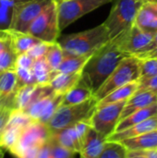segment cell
Listing matches in <instances>:
<instances>
[{
	"instance_id": "cell-27",
	"label": "cell",
	"mask_w": 157,
	"mask_h": 158,
	"mask_svg": "<svg viewBox=\"0 0 157 158\" xmlns=\"http://www.w3.org/2000/svg\"><path fill=\"white\" fill-rule=\"evenodd\" d=\"M35 83L38 85H49L52 79V70L44 57L34 60L31 67Z\"/></svg>"
},
{
	"instance_id": "cell-39",
	"label": "cell",
	"mask_w": 157,
	"mask_h": 158,
	"mask_svg": "<svg viewBox=\"0 0 157 158\" xmlns=\"http://www.w3.org/2000/svg\"><path fill=\"white\" fill-rule=\"evenodd\" d=\"M10 111H11V109H9L7 107H4L2 110H0V133L3 131V129L5 128V126L8 120Z\"/></svg>"
},
{
	"instance_id": "cell-24",
	"label": "cell",
	"mask_w": 157,
	"mask_h": 158,
	"mask_svg": "<svg viewBox=\"0 0 157 158\" xmlns=\"http://www.w3.org/2000/svg\"><path fill=\"white\" fill-rule=\"evenodd\" d=\"M138 86H139V82L137 81L128 83L122 87H119L114 90L113 92H111L109 94H107L105 97H104L100 101H98L97 106H102L114 104V103H118L121 101H127L130 96H132L136 93Z\"/></svg>"
},
{
	"instance_id": "cell-34",
	"label": "cell",
	"mask_w": 157,
	"mask_h": 158,
	"mask_svg": "<svg viewBox=\"0 0 157 158\" xmlns=\"http://www.w3.org/2000/svg\"><path fill=\"white\" fill-rule=\"evenodd\" d=\"M50 158H72L75 156V153L60 145L55 138L51 137L50 141Z\"/></svg>"
},
{
	"instance_id": "cell-31",
	"label": "cell",
	"mask_w": 157,
	"mask_h": 158,
	"mask_svg": "<svg viewBox=\"0 0 157 158\" xmlns=\"http://www.w3.org/2000/svg\"><path fill=\"white\" fill-rule=\"evenodd\" d=\"M20 1L0 0V30L9 29L14 6Z\"/></svg>"
},
{
	"instance_id": "cell-33",
	"label": "cell",
	"mask_w": 157,
	"mask_h": 158,
	"mask_svg": "<svg viewBox=\"0 0 157 158\" xmlns=\"http://www.w3.org/2000/svg\"><path fill=\"white\" fill-rule=\"evenodd\" d=\"M140 60V79L139 81L146 80L157 75V59L144 58Z\"/></svg>"
},
{
	"instance_id": "cell-4",
	"label": "cell",
	"mask_w": 157,
	"mask_h": 158,
	"mask_svg": "<svg viewBox=\"0 0 157 158\" xmlns=\"http://www.w3.org/2000/svg\"><path fill=\"white\" fill-rule=\"evenodd\" d=\"M52 137L46 124L32 121L20 133L17 143L9 151L16 158H35L38 150Z\"/></svg>"
},
{
	"instance_id": "cell-25",
	"label": "cell",
	"mask_w": 157,
	"mask_h": 158,
	"mask_svg": "<svg viewBox=\"0 0 157 158\" xmlns=\"http://www.w3.org/2000/svg\"><path fill=\"white\" fill-rule=\"evenodd\" d=\"M155 115H157V103L154 104L148 107H145L143 109L138 110L134 113H132L131 115L128 116L127 118L119 120L115 132L118 131H121L123 130H126L130 127H132Z\"/></svg>"
},
{
	"instance_id": "cell-16",
	"label": "cell",
	"mask_w": 157,
	"mask_h": 158,
	"mask_svg": "<svg viewBox=\"0 0 157 158\" xmlns=\"http://www.w3.org/2000/svg\"><path fill=\"white\" fill-rule=\"evenodd\" d=\"M19 88V80L15 70L0 72V97L4 102L5 107L13 109L14 96Z\"/></svg>"
},
{
	"instance_id": "cell-46",
	"label": "cell",
	"mask_w": 157,
	"mask_h": 158,
	"mask_svg": "<svg viewBox=\"0 0 157 158\" xmlns=\"http://www.w3.org/2000/svg\"><path fill=\"white\" fill-rule=\"evenodd\" d=\"M4 157V150L0 147V158Z\"/></svg>"
},
{
	"instance_id": "cell-20",
	"label": "cell",
	"mask_w": 157,
	"mask_h": 158,
	"mask_svg": "<svg viewBox=\"0 0 157 158\" xmlns=\"http://www.w3.org/2000/svg\"><path fill=\"white\" fill-rule=\"evenodd\" d=\"M127 151H148L157 149V130L119 142Z\"/></svg>"
},
{
	"instance_id": "cell-48",
	"label": "cell",
	"mask_w": 157,
	"mask_h": 158,
	"mask_svg": "<svg viewBox=\"0 0 157 158\" xmlns=\"http://www.w3.org/2000/svg\"><path fill=\"white\" fill-rule=\"evenodd\" d=\"M18 1H26V0H18Z\"/></svg>"
},
{
	"instance_id": "cell-6",
	"label": "cell",
	"mask_w": 157,
	"mask_h": 158,
	"mask_svg": "<svg viewBox=\"0 0 157 158\" xmlns=\"http://www.w3.org/2000/svg\"><path fill=\"white\" fill-rule=\"evenodd\" d=\"M140 79V60L139 58L130 56L123 58L106 81L93 94L98 101L105 97L114 90L122 87L128 83L137 81Z\"/></svg>"
},
{
	"instance_id": "cell-23",
	"label": "cell",
	"mask_w": 157,
	"mask_h": 158,
	"mask_svg": "<svg viewBox=\"0 0 157 158\" xmlns=\"http://www.w3.org/2000/svg\"><path fill=\"white\" fill-rule=\"evenodd\" d=\"M7 30L10 34L12 48L17 56L23 53H27L33 45L41 42L40 40L36 39L35 37L31 36L27 32H20L9 29Z\"/></svg>"
},
{
	"instance_id": "cell-49",
	"label": "cell",
	"mask_w": 157,
	"mask_h": 158,
	"mask_svg": "<svg viewBox=\"0 0 157 158\" xmlns=\"http://www.w3.org/2000/svg\"><path fill=\"white\" fill-rule=\"evenodd\" d=\"M153 1H155V2H157V0H153Z\"/></svg>"
},
{
	"instance_id": "cell-7",
	"label": "cell",
	"mask_w": 157,
	"mask_h": 158,
	"mask_svg": "<svg viewBox=\"0 0 157 158\" xmlns=\"http://www.w3.org/2000/svg\"><path fill=\"white\" fill-rule=\"evenodd\" d=\"M60 32L61 31L58 27L56 2L55 0H51L30 25L27 33L41 42L52 44L57 42Z\"/></svg>"
},
{
	"instance_id": "cell-44",
	"label": "cell",
	"mask_w": 157,
	"mask_h": 158,
	"mask_svg": "<svg viewBox=\"0 0 157 158\" xmlns=\"http://www.w3.org/2000/svg\"><path fill=\"white\" fill-rule=\"evenodd\" d=\"M143 152H144V154H145L147 158H157V149L143 151Z\"/></svg>"
},
{
	"instance_id": "cell-43",
	"label": "cell",
	"mask_w": 157,
	"mask_h": 158,
	"mask_svg": "<svg viewBox=\"0 0 157 158\" xmlns=\"http://www.w3.org/2000/svg\"><path fill=\"white\" fill-rule=\"evenodd\" d=\"M155 46H157V32L155 33V35L154 36V38H153V41L151 42V44L143 51V52H141V53H143V52H147V51H149V50H151V49H153V48H155ZM140 54V53H139ZM138 55V54H137ZM136 56V55H135Z\"/></svg>"
},
{
	"instance_id": "cell-21",
	"label": "cell",
	"mask_w": 157,
	"mask_h": 158,
	"mask_svg": "<svg viewBox=\"0 0 157 158\" xmlns=\"http://www.w3.org/2000/svg\"><path fill=\"white\" fill-rule=\"evenodd\" d=\"M93 96V92L81 78L78 83L63 95V99L60 106H65L79 105L91 99Z\"/></svg>"
},
{
	"instance_id": "cell-1",
	"label": "cell",
	"mask_w": 157,
	"mask_h": 158,
	"mask_svg": "<svg viewBox=\"0 0 157 158\" xmlns=\"http://www.w3.org/2000/svg\"><path fill=\"white\" fill-rule=\"evenodd\" d=\"M130 56L122 52L116 42L109 41L92 54L81 70V80L94 94L120 61Z\"/></svg>"
},
{
	"instance_id": "cell-45",
	"label": "cell",
	"mask_w": 157,
	"mask_h": 158,
	"mask_svg": "<svg viewBox=\"0 0 157 158\" xmlns=\"http://www.w3.org/2000/svg\"><path fill=\"white\" fill-rule=\"evenodd\" d=\"M4 107H5V106H4V102H3L2 98L0 97V110H2Z\"/></svg>"
},
{
	"instance_id": "cell-38",
	"label": "cell",
	"mask_w": 157,
	"mask_h": 158,
	"mask_svg": "<svg viewBox=\"0 0 157 158\" xmlns=\"http://www.w3.org/2000/svg\"><path fill=\"white\" fill-rule=\"evenodd\" d=\"M33 63H34V59H32L28 53H23V54H20V55L17 56L15 68L19 67V68L31 69V67H32Z\"/></svg>"
},
{
	"instance_id": "cell-3",
	"label": "cell",
	"mask_w": 157,
	"mask_h": 158,
	"mask_svg": "<svg viewBox=\"0 0 157 158\" xmlns=\"http://www.w3.org/2000/svg\"><path fill=\"white\" fill-rule=\"evenodd\" d=\"M144 0H116L107 19L103 22L110 41L121 37L134 24L138 9Z\"/></svg>"
},
{
	"instance_id": "cell-22",
	"label": "cell",
	"mask_w": 157,
	"mask_h": 158,
	"mask_svg": "<svg viewBox=\"0 0 157 158\" xmlns=\"http://www.w3.org/2000/svg\"><path fill=\"white\" fill-rule=\"evenodd\" d=\"M81 78V72L77 73H53L49 85L56 94H65L73 88Z\"/></svg>"
},
{
	"instance_id": "cell-12",
	"label": "cell",
	"mask_w": 157,
	"mask_h": 158,
	"mask_svg": "<svg viewBox=\"0 0 157 158\" xmlns=\"http://www.w3.org/2000/svg\"><path fill=\"white\" fill-rule=\"evenodd\" d=\"M62 99L63 94L53 93L51 94L41 97L32 103L25 110V112L31 118L32 120L47 125L52 116L60 106Z\"/></svg>"
},
{
	"instance_id": "cell-42",
	"label": "cell",
	"mask_w": 157,
	"mask_h": 158,
	"mask_svg": "<svg viewBox=\"0 0 157 158\" xmlns=\"http://www.w3.org/2000/svg\"><path fill=\"white\" fill-rule=\"evenodd\" d=\"M126 158H147L143 151H128Z\"/></svg>"
},
{
	"instance_id": "cell-8",
	"label": "cell",
	"mask_w": 157,
	"mask_h": 158,
	"mask_svg": "<svg viewBox=\"0 0 157 158\" xmlns=\"http://www.w3.org/2000/svg\"><path fill=\"white\" fill-rule=\"evenodd\" d=\"M113 0H66L56 2L59 31L75 22L84 15Z\"/></svg>"
},
{
	"instance_id": "cell-30",
	"label": "cell",
	"mask_w": 157,
	"mask_h": 158,
	"mask_svg": "<svg viewBox=\"0 0 157 158\" xmlns=\"http://www.w3.org/2000/svg\"><path fill=\"white\" fill-rule=\"evenodd\" d=\"M20 133L21 131L18 129L5 126L0 133V147L3 150H6L9 152L17 143Z\"/></svg>"
},
{
	"instance_id": "cell-5",
	"label": "cell",
	"mask_w": 157,
	"mask_h": 158,
	"mask_svg": "<svg viewBox=\"0 0 157 158\" xmlns=\"http://www.w3.org/2000/svg\"><path fill=\"white\" fill-rule=\"evenodd\" d=\"M97 100L93 96L79 105L60 106L48 121L47 127L54 134L81 121L89 120L97 107Z\"/></svg>"
},
{
	"instance_id": "cell-50",
	"label": "cell",
	"mask_w": 157,
	"mask_h": 158,
	"mask_svg": "<svg viewBox=\"0 0 157 158\" xmlns=\"http://www.w3.org/2000/svg\"><path fill=\"white\" fill-rule=\"evenodd\" d=\"M72 158H75V156H74V157H72Z\"/></svg>"
},
{
	"instance_id": "cell-11",
	"label": "cell",
	"mask_w": 157,
	"mask_h": 158,
	"mask_svg": "<svg viewBox=\"0 0 157 158\" xmlns=\"http://www.w3.org/2000/svg\"><path fill=\"white\" fill-rule=\"evenodd\" d=\"M154 35L146 33L133 24L121 37L115 40L119 49L128 56H135L143 52L153 41Z\"/></svg>"
},
{
	"instance_id": "cell-15",
	"label": "cell",
	"mask_w": 157,
	"mask_h": 158,
	"mask_svg": "<svg viewBox=\"0 0 157 158\" xmlns=\"http://www.w3.org/2000/svg\"><path fill=\"white\" fill-rule=\"evenodd\" d=\"M134 24L143 31L155 36L157 32V2L144 0L138 9Z\"/></svg>"
},
{
	"instance_id": "cell-18",
	"label": "cell",
	"mask_w": 157,
	"mask_h": 158,
	"mask_svg": "<svg viewBox=\"0 0 157 158\" xmlns=\"http://www.w3.org/2000/svg\"><path fill=\"white\" fill-rule=\"evenodd\" d=\"M155 130H157V115H155L126 130L114 132L106 139V142H121L123 140L133 138Z\"/></svg>"
},
{
	"instance_id": "cell-41",
	"label": "cell",
	"mask_w": 157,
	"mask_h": 158,
	"mask_svg": "<svg viewBox=\"0 0 157 158\" xmlns=\"http://www.w3.org/2000/svg\"><path fill=\"white\" fill-rule=\"evenodd\" d=\"M139 59H144V58H155L157 59V46L155 48L147 51V52H143V53H140L136 56H133Z\"/></svg>"
},
{
	"instance_id": "cell-14",
	"label": "cell",
	"mask_w": 157,
	"mask_h": 158,
	"mask_svg": "<svg viewBox=\"0 0 157 158\" xmlns=\"http://www.w3.org/2000/svg\"><path fill=\"white\" fill-rule=\"evenodd\" d=\"M55 93L50 85L27 84L19 87L13 101V109L25 111L32 103L45 95Z\"/></svg>"
},
{
	"instance_id": "cell-35",
	"label": "cell",
	"mask_w": 157,
	"mask_h": 158,
	"mask_svg": "<svg viewBox=\"0 0 157 158\" xmlns=\"http://www.w3.org/2000/svg\"><path fill=\"white\" fill-rule=\"evenodd\" d=\"M15 72H16L18 80H19V87H21L23 85H27V84H36L31 69L16 67Z\"/></svg>"
},
{
	"instance_id": "cell-28",
	"label": "cell",
	"mask_w": 157,
	"mask_h": 158,
	"mask_svg": "<svg viewBox=\"0 0 157 158\" xmlns=\"http://www.w3.org/2000/svg\"><path fill=\"white\" fill-rule=\"evenodd\" d=\"M32 121L34 120H32L31 118L25 111L19 110V109H12L10 111L9 118L6 126L12 127L22 131Z\"/></svg>"
},
{
	"instance_id": "cell-2",
	"label": "cell",
	"mask_w": 157,
	"mask_h": 158,
	"mask_svg": "<svg viewBox=\"0 0 157 158\" xmlns=\"http://www.w3.org/2000/svg\"><path fill=\"white\" fill-rule=\"evenodd\" d=\"M109 41L107 30L102 23L83 31L67 34L57 42L67 54L74 56H91Z\"/></svg>"
},
{
	"instance_id": "cell-36",
	"label": "cell",
	"mask_w": 157,
	"mask_h": 158,
	"mask_svg": "<svg viewBox=\"0 0 157 158\" xmlns=\"http://www.w3.org/2000/svg\"><path fill=\"white\" fill-rule=\"evenodd\" d=\"M49 44H48V43L40 42V43L36 44L35 45H33L27 53L34 60L39 59V58H42V57H44L45 55H46V53H47Z\"/></svg>"
},
{
	"instance_id": "cell-17",
	"label": "cell",
	"mask_w": 157,
	"mask_h": 158,
	"mask_svg": "<svg viewBox=\"0 0 157 158\" xmlns=\"http://www.w3.org/2000/svg\"><path fill=\"white\" fill-rule=\"evenodd\" d=\"M157 103V94L144 91V92H136L132 96H130L121 112L119 120L127 118L128 116L131 115L132 113L143 109L145 107H148L154 104Z\"/></svg>"
},
{
	"instance_id": "cell-37",
	"label": "cell",
	"mask_w": 157,
	"mask_h": 158,
	"mask_svg": "<svg viewBox=\"0 0 157 158\" xmlns=\"http://www.w3.org/2000/svg\"><path fill=\"white\" fill-rule=\"evenodd\" d=\"M138 82H139V86L136 92L149 91L157 94V75L146 80L138 81Z\"/></svg>"
},
{
	"instance_id": "cell-9",
	"label": "cell",
	"mask_w": 157,
	"mask_h": 158,
	"mask_svg": "<svg viewBox=\"0 0 157 158\" xmlns=\"http://www.w3.org/2000/svg\"><path fill=\"white\" fill-rule=\"evenodd\" d=\"M126 102L127 101H121L97 106L89 119L90 126L107 139L115 132Z\"/></svg>"
},
{
	"instance_id": "cell-29",
	"label": "cell",
	"mask_w": 157,
	"mask_h": 158,
	"mask_svg": "<svg viewBox=\"0 0 157 158\" xmlns=\"http://www.w3.org/2000/svg\"><path fill=\"white\" fill-rule=\"evenodd\" d=\"M47 64L49 65L52 71L56 70V69L61 64L64 58V51L60 46L58 42H55L49 44L47 53L44 56Z\"/></svg>"
},
{
	"instance_id": "cell-26",
	"label": "cell",
	"mask_w": 157,
	"mask_h": 158,
	"mask_svg": "<svg viewBox=\"0 0 157 158\" xmlns=\"http://www.w3.org/2000/svg\"><path fill=\"white\" fill-rule=\"evenodd\" d=\"M90 56H74L64 52V58L53 73H77L81 72Z\"/></svg>"
},
{
	"instance_id": "cell-10",
	"label": "cell",
	"mask_w": 157,
	"mask_h": 158,
	"mask_svg": "<svg viewBox=\"0 0 157 158\" xmlns=\"http://www.w3.org/2000/svg\"><path fill=\"white\" fill-rule=\"evenodd\" d=\"M51 0H26L19 2L13 9L9 30L27 32L30 25Z\"/></svg>"
},
{
	"instance_id": "cell-19",
	"label": "cell",
	"mask_w": 157,
	"mask_h": 158,
	"mask_svg": "<svg viewBox=\"0 0 157 158\" xmlns=\"http://www.w3.org/2000/svg\"><path fill=\"white\" fill-rule=\"evenodd\" d=\"M106 138L92 127L89 128L81 148V158H97L104 149Z\"/></svg>"
},
{
	"instance_id": "cell-40",
	"label": "cell",
	"mask_w": 157,
	"mask_h": 158,
	"mask_svg": "<svg viewBox=\"0 0 157 158\" xmlns=\"http://www.w3.org/2000/svg\"><path fill=\"white\" fill-rule=\"evenodd\" d=\"M49 141L38 150L35 158H50V143H49Z\"/></svg>"
},
{
	"instance_id": "cell-13",
	"label": "cell",
	"mask_w": 157,
	"mask_h": 158,
	"mask_svg": "<svg viewBox=\"0 0 157 158\" xmlns=\"http://www.w3.org/2000/svg\"><path fill=\"white\" fill-rule=\"evenodd\" d=\"M90 127L89 120H83L52 135L60 145L78 154L81 152L83 139Z\"/></svg>"
},
{
	"instance_id": "cell-47",
	"label": "cell",
	"mask_w": 157,
	"mask_h": 158,
	"mask_svg": "<svg viewBox=\"0 0 157 158\" xmlns=\"http://www.w3.org/2000/svg\"><path fill=\"white\" fill-rule=\"evenodd\" d=\"M56 2H60V1H66V0H55Z\"/></svg>"
},
{
	"instance_id": "cell-32",
	"label": "cell",
	"mask_w": 157,
	"mask_h": 158,
	"mask_svg": "<svg viewBox=\"0 0 157 158\" xmlns=\"http://www.w3.org/2000/svg\"><path fill=\"white\" fill-rule=\"evenodd\" d=\"M127 149L119 142H106L97 158H126Z\"/></svg>"
}]
</instances>
